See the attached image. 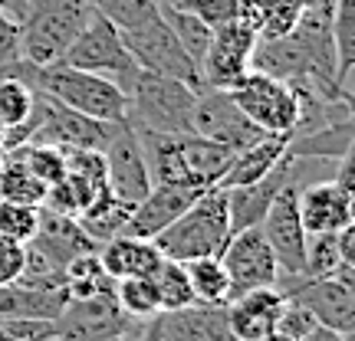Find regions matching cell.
Segmentation results:
<instances>
[{"instance_id": "6da1fadb", "label": "cell", "mask_w": 355, "mask_h": 341, "mask_svg": "<svg viewBox=\"0 0 355 341\" xmlns=\"http://www.w3.org/2000/svg\"><path fill=\"white\" fill-rule=\"evenodd\" d=\"M0 76L24 79L33 92H43V95L56 99L60 105H66V109L83 112L89 118H99V122H125L128 115V95L115 86L112 79L76 69V66L66 63L30 66L24 59H17Z\"/></svg>"}, {"instance_id": "7a4b0ae2", "label": "cell", "mask_w": 355, "mask_h": 341, "mask_svg": "<svg viewBox=\"0 0 355 341\" xmlns=\"http://www.w3.org/2000/svg\"><path fill=\"white\" fill-rule=\"evenodd\" d=\"M230 237L234 233H230L227 216V194L220 187H211L152 243L165 259L191 263V259H204V256H220Z\"/></svg>"}, {"instance_id": "3957f363", "label": "cell", "mask_w": 355, "mask_h": 341, "mask_svg": "<svg viewBox=\"0 0 355 341\" xmlns=\"http://www.w3.org/2000/svg\"><path fill=\"white\" fill-rule=\"evenodd\" d=\"M86 0H30L20 20V59L30 66L60 63L89 24Z\"/></svg>"}, {"instance_id": "277c9868", "label": "cell", "mask_w": 355, "mask_h": 341, "mask_svg": "<svg viewBox=\"0 0 355 341\" xmlns=\"http://www.w3.org/2000/svg\"><path fill=\"white\" fill-rule=\"evenodd\" d=\"M194 102L198 92L178 79L155 76L139 69V76L128 89V115L125 122L135 131H158V135H194L191 118H194Z\"/></svg>"}, {"instance_id": "5b68a950", "label": "cell", "mask_w": 355, "mask_h": 341, "mask_svg": "<svg viewBox=\"0 0 355 341\" xmlns=\"http://www.w3.org/2000/svg\"><path fill=\"white\" fill-rule=\"evenodd\" d=\"M30 118H33V135L26 145H53V148L105 151L122 128V122H99V118H89L83 112H73L43 92H37Z\"/></svg>"}, {"instance_id": "8992f818", "label": "cell", "mask_w": 355, "mask_h": 341, "mask_svg": "<svg viewBox=\"0 0 355 341\" xmlns=\"http://www.w3.org/2000/svg\"><path fill=\"white\" fill-rule=\"evenodd\" d=\"M60 63L112 79L125 95H128V89H132V82H135V76H139V63H135L132 53L125 50L122 33H119L105 17H99L96 10H92L89 24L83 26V33H79L76 43L66 50V56Z\"/></svg>"}, {"instance_id": "52a82bcc", "label": "cell", "mask_w": 355, "mask_h": 341, "mask_svg": "<svg viewBox=\"0 0 355 341\" xmlns=\"http://www.w3.org/2000/svg\"><path fill=\"white\" fill-rule=\"evenodd\" d=\"M277 289L290 302L303 305L322 329L352 338L355 329V279L326 276V279H279Z\"/></svg>"}, {"instance_id": "ba28073f", "label": "cell", "mask_w": 355, "mask_h": 341, "mask_svg": "<svg viewBox=\"0 0 355 341\" xmlns=\"http://www.w3.org/2000/svg\"><path fill=\"white\" fill-rule=\"evenodd\" d=\"M122 43L125 50L132 53V59L139 63V69L145 73H155V76H168V79H178L191 86L194 92H204V79L198 73V66L188 59V53L181 50V43L175 39L171 26L165 24V17L158 13L152 24L139 26L132 33H122Z\"/></svg>"}, {"instance_id": "9c48e42d", "label": "cell", "mask_w": 355, "mask_h": 341, "mask_svg": "<svg viewBox=\"0 0 355 341\" xmlns=\"http://www.w3.org/2000/svg\"><path fill=\"white\" fill-rule=\"evenodd\" d=\"M230 99L257 128H263L266 135H293L300 122V99L293 86L283 79H273L266 73L250 69L237 89H230Z\"/></svg>"}, {"instance_id": "30bf717a", "label": "cell", "mask_w": 355, "mask_h": 341, "mask_svg": "<svg viewBox=\"0 0 355 341\" xmlns=\"http://www.w3.org/2000/svg\"><path fill=\"white\" fill-rule=\"evenodd\" d=\"M260 233H263V240L270 243V250L277 256L279 279L303 276L306 240H309V237H306L303 220H300V187H296V181H290V184L273 197L263 223H260Z\"/></svg>"}, {"instance_id": "8fae6325", "label": "cell", "mask_w": 355, "mask_h": 341, "mask_svg": "<svg viewBox=\"0 0 355 341\" xmlns=\"http://www.w3.org/2000/svg\"><path fill=\"white\" fill-rule=\"evenodd\" d=\"M257 33L243 20L214 30L211 46L201 59V79L207 89L217 92H230L247 79V73L254 69V50H257Z\"/></svg>"}, {"instance_id": "7c38bea8", "label": "cell", "mask_w": 355, "mask_h": 341, "mask_svg": "<svg viewBox=\"0 0 355 341\" xmlns=\"http://www.w3.org/2000/svg\"><path fill=\"white\" fill-rule=\"evenodd\" d=\"M191 128H194V135H201L207 141H217V145H224L234 154H241L243 148H250L260 138H266L263 128H257L237 109V102L230 99V92H217V89L198 92Z\"/></svg>"}, {"instance_id": "4fadbf2b", "label": "cell", "mask_w": 355, "mask_h": 341, "mask_svg": "<svg viewBox=\"0 0 355 341\" xmlns=\"http://www.w3.org/2000/svg\"><path fill=\"white\" fill-rule=\"evenodd\" d=\"M217 259H220L224 273H227L230 299H237V295L254 292V289H270V286L279 282L277 256L270 250V243L263 240L260 227L234 233Z\"/></svg>"}, {"instance_id": "5bb4252c", "label": "cell", "mask_w": 355, "mask_h": 341, "mask_svg": "<svg viewBox=\"0 0 355 341\" xmlns=\"http://www.w3.org/2000/svg\"><path fill=\"white\" fill-rule=\"evenodd\" d=\"M102 154H105V187L112 190L122 203L135 207L152 190V177H148V167H145V158H141L135 128L122 122L119 135Z\"/></svg>"}, {"instance_id": "9a60e30c", "label": "cell", "mask_w": 355, "mask_h": 341, "mask_svg": "<svg viewBox=\"0 0 355 341\" xmlns=\"http://www.w3.org/2000/svg\"><path fill=\"white\" fill-rule=\"evenodd\" d=\"M300 220H303L306 237L339 233V230L352 227L355 220L352 190L343 187L336 177L309 184L306 190H300Z\"/></svg>"}, {"instance_id": "2e32d148", "label": "cell", "mask_w": 355, "mask_h": 341, "mask_svg": "<svg viewBox=\"0 0 355 341\" xmlns=\"http://www.w3.org/2000/svg\"><path fill=\"white\" fill-rule=\"evenodd\" d=\"M201 194L204 190H198V187L155 184V187L132 207V216H128V223L122 233H125V237H139V240H155V237L165 227H171Z\"/></svg>"}, {"instance_id": "e0dca14e", "label": "cell", "mask_w": 355, "mask_h": 341, "mask_svg": "<svg viewBox=\"0 0 355 341\" xmlns=\"http://www.w3.org/2000/svg\"><path fill=\"white\" fill-rule=\"evenodd\" d=\"M296 165L300 161H290L283 158L266 177H260L257 184H243V187H230L227 194V216H230V233H243V230H254L263 223L270 203L279 190L286 187L290 181H296Z\"/></svg>"}, {"instance_id": "ac0fdd59", "label": "cell", "mask_w": 355, "mask_h": 341, "mask_svg": "<svg viewBox=\"0 0 355 341\" xmlns=\"http://www.w3.org/2000/svg\"><path fill=\"white\" fill-rule=\"evenodd\" d=\"M158 338L162 341H237L227 322V305H184L175 312H162Z\"/></svg>"}, {"instance_id": "d6986e66", "label": "cell", "mask_w": 355, "mask_h": 341, "mask_svg": "<svg viewBox=\"0 0 355 341\" xmlns=\"http://www.w3.org/2000/svg\"><path fill=\"white\" fill-rule=\"evenodd\" d=\"M286 308V295L270 286V289L243 292L227 302V322L237 341H260L270 331H277V322Z\"/></svg>"}, {"instance_id": "ffe728a7", "label": "cell", "mask_w": 355, "mask_h": 341, "mask_svg": "<svg viewBox=\"0 0 355 341\" xmlns=\"http://www.w3.org/2000/svg\"><path fill=\"white\" fill-rule=\"evenodd\" d=\"M40 253L46 256L50 263H56L60 269L73 263L76 256H89V253H99V243L89 240L86 230L79 227L73 216L63 214H53L46 207H40V223H37V237L26 243Z\"/></svg>"}, {"instance_id": "44dd1931", "label": "cell", "mask_w": 355, "mask_h": 341, "mask_svg": "<svg viewBox=\"0 0 355 341\" xmlns=\"http://www.w3.org/2000/svg\"><path fill=\"white\" fill-rule=\"evenodd\" d=\"M99 263L109 279H152L158 266L165 263V256L158 253L152 240H139V237H125L119 233L109 243L99 246Z\"/></svg>"}, {"instance_id": "7402d4cb", "label": "cell", "mask_w": 355, "mask_h": 341, "mask_svg": "<svg viewBox=\"0 0 355 341\" xmlns=\"http://www.w3.org/2000/svg\"><path fill=\"white\" fill-rule=\"evenodd\" d=\"M355 227H345L339 233H316L306 240V279H326V276H345L352 279L355 266Z\"/></svg>"}, {"instance_id": "603a6c76", "label": "cell", "mask_w": 355, "mask_h": 341, "mask_svg": "<svg viewBox=\"0 0 355 341\" xmlns=\"http://www.w3.org/2000/svg\"><path fill=\"white\" fill-rule=\"evenodd\" d=\"M69 295L66 286L60 289H43V286H24L13 282L0 289V318H40V322H56L66 312Z\"/></svg>"}, {"instance_id": "cb8c5ba5", "label": "cell", "mask_w": 355, "mask_h": 341, "mask_svg": "<svg viewBox=\"0 0 355 341\" xmlns=\"http://www.w3.org/2000/svg\"><path fill=\"white\" fill-rule=\"evenodd\" d=\"M352 135H355L352 115H339V118L326 122L322 128L309 131V135H293L286 158L290 161H303V158H313V161H343L345 154H352Z\"/></svg>"}, {"instance_id": "d4e9b609", "label": "cell", "mask_w": 355, "mask_h": 341, "mask_svg": "<svg viewBox=\"0 0 355 341\" xmlns=\"http://www.w3.org/2000/svg\"><path fill=\"white\" fill-rule=\"evenodd\" d=\"M290 138L293 135H266V138H260L257 145L243 148L241 154H234L227 174L220 177L217 187L230 190V187H243V184H257L260 177H266L279 161H283V158H286Z\"/></svg>"}, {"instance_id": "484cf974", "label": "cell", "mask_w": 355, "mask_h": 341, "mask_svg": "<svg viewBox=\"0 0 355 341\" xmlns=\"http://www.w3.org/2000/svg\"><path fill=\"white\" fill-rule=\"evenodd\" d=\"M181 158H184V171H188L191 187L211 190L220 184V177L227 174L234 151H227L217 141L201 138V135H181Z\"/></svg>"}, {"instance_id": "4316f807", "label": "cell", "mask_w": 355, "mask_h": 341, "mask_svg": "<svg viewBox=\"0 0 355 341\" xmlns=\"http://www.w3.org/2000/svg\"><path fill=\"white\" fill-rule=\"evenodd\" d=\"M128 216H132V207H128V203H122L112 190L105 187L99 197H96V201L89 203L86 210L76 216V223L86 230L89 240H96L102 246V243H109L112 237H119V233L125 230Z\"/></svg>"}, {"instance_id": "83f0119b", "label": "cell", "mask_w": 355, "mask_h": 341, "mask_svg": "<svg viewBox=\"0 0 355 341\" xmlns=\"http://www.w3.org/2000/svg\"><path fill=\"white\" fill-rule=\"evenodd\" d=\"M0 201L24 203V207H43L46 201V184H40L30 174V167L20 161L17 151H3V165H0Z\"/></svg>"}, {"instance_id": "f1b7e54d", "label": "cell", "mask_w": 355, "mask_h": 341, "mask_svg": "<svg viewBox=\"0 0 355 341\" xmlns=\"http://www.w3.org/2000/svg\"><path fill=\"white\" fill-rule=\"evenodd\" d=\"M332 53H336V82L349 92L355 59V0H336L332 7Z\"/></svg>"}, {"instance_id": "f546056e", "label": "cell", "mask_w": 355, "mask_h": 341, "mask_svg": "<svg viewBox=\"0 0 355 341\" xmlns=\"http://www.w3.org/2000/svg\"><path fill=\"white\" fill-rule=\"evenodd\" d=\"M184 273H188L194 302H204V305H227L230 302V282H227V273H224V266H220L217 256L191 259V263H184Z\"/></svg>"}, {"instance_id": "4dcf8cb0", "label": "cell", "mask_w": 355, "mask_h": 341, "mask_svg": "<svg viewBox=\"0 0 355 341\" xmlns=\"http://www.w3.org/2000/svg\"><path fill=\"white\" fill-rule=\"evenodd\" d=\"M162 17H165V24L171 26L175 39L181 43V50L188 53V59L198 66V73H201V59H204V53H207V46H211L214 30L204 24L198 13L181 10V7H162Z\"/></svg>"}, {"instance_id": "1f68e13d", "label": "cell", "mask_w": 355, "mask_h": 341, "mask_svg": "<svg viewBox=\"0 0 355 341\" xmlns=\"http://www.w3.org/2000/svg\"><path fill=\"white\" fill-rule=\"evenodd\" d=\"M86 3L99 13V17H105L119 33H132V30H139V26L152 24L155 17L162 13V3H158V0H86Z\"/></svg>"}, {"instance_id": "d6a6232c", "label": "cell", "mask_w": 355, "mask_h": 341, "mask_svg": "<svg viewBox=\"0 0 355 341\" xmlns=\"http://www.w3.org/2000/svg\"><path fill=\"white\" fill-rule=\"evenodd\" d=\"M112 299L119 305V312L128 315L132 322H148V318L162 315L158 292H155L152 279H119L112 289Z\"/></svg>"}, {"instance_id": "836d02e7", "label": "cell", "mask_w": 355, "mask_h": 341, "mask_svg": "<svg viewBox=\"0 0 355 341\" xmlns=\"http://www.w3.org/2000/svg\"><path fill=\"white\" fill-rule=\"evenodd\" d=\"M99 194H102L99 187H92L89 181H83V177L66 171L63 181H56L53 187H46V201H43V207L53 210V214H63V216H73V220H76V216L83 214Z\"/></svg>"}, {"instance_id": "e575fe53", "label": "cell", "mask_w": 355, "mask_h": 341, "mask_svg": "<svg viewBox=\"0 0 355 341\" xmlns=\"http://www.w3.org/2000/svg\"><path fill=\"white\" fill-rule=\"evenodd\" d=\"M152 282H155V292H158L162 312H175V308H184V305H194V292H191L184 263L165 259L158 266V273L152 276Z\"/></svg>"}, {"instance_id": "d590c367", "label": "cell", "mask_w": 355, "mask_h": 341, "mask_svg": "<svg viewBox=\"0 0 355 341\" xmlns=\"http://www.w3.org/2000/svg\"><path fill=\"white\" fill-rule=\"evenodd\" d=\"M33 102H37V92L24 79L0 76V125L3 128L24 125L33 112Z\"/></svg>"}, {"instance_id": "8d00e7d4", "label": "cell", "mask_w": 355, "mask_h": 341, "mask_svg": "<svg viewBox=\"0 0 355 341\" xmlns=\"http://www.w3.org/2000/svg\"><path fill=\"white\" fill-rule=\"evenodd\" d=\"M13 151L20 154V161L30 167V174L37 177L40 184H46V187H53L56 181L66 177L63 148H53V145H20V148H13Z\"/></svg>"}, {"instance_id": "74e56055", "label": "cell", "mask_w": 355, "mask_h": 341, "mask_svg": "<svg viewBox=\"0 0 355 341\" xmlns=\"http://www.w3.org/2000/svg\"><path fill=\"white\" fill-rule=\"evenodd\" d=\"M37 223H40V207L0 201V237L26 246V243L37 237Z\"/></svg>"}, {"instance_id": "f35d334b", "label": "cell", "mask_w": 355, "mask_h": 341, "mask_svg": "<svg viewBox=\"0 0 355 341\" xmlns=\"http://www.w3.org/2000/svg\"><path fill=\"white\" fill-rule=\"evenodd\" d=\"M66 154V171L69 174L89 181L92 187L105 190V154L102 151H86V148H63Z\"/></svg>"}, {"instance_id": "ab89813d", "label": "cell", "mask_w": 355, "mask_h": 341, "mask_svg": "<svg viewBox=\"0 0 355 341\" xmlns=\"http://www.w3.org/2000/svg\"><path fill=\"white\" fill-rule=\"evenodd\" d=\"M188 10L198 13V17H201V20L211 26V30H220V26L234 24V20H241L243 0H194Z\"/></svg>"}, {"instance_id": "60d3db41", "label": "cell", "mask_w": 355, "mask_h": 341, "mask_svg": "<svg viewBox=\"0 0 355 341\" xmlns=\"http://www.w3.org/2000/svg\"><path fill=\"white\" fill-rule=\"evenodd\" d=\"M316 329H319L316 318L309 315L303 305H296L286 299V308H283V315H279V322H277L279 335H286V338H293V341H303L309 331H316Z\"/></svg>"}, {"instance_id": "b9f144b4", "label": "cell", "mask_w": 355, "mask_h": 341, "mask_svg": "<svg viewBox=\"0 0 355 341\" xmlns=\"http://www.w3.org/2000/svg\"><path fill=\"white\" fill-rule=\"evenodd\" d=\"M26 266V246L24 243H13L7 237H0V289L13 286Z\"/></svg>"}, {"instance_id": "7bdbcfd3", "label": "cell", "mask_w": 355, "mask_h": 341, "mask_svg": "<svg viewBox=\"0 0 355 341\" xmlns=\"http://www.w3.org/2000/svg\"><path fill=\"white\" fill-rule=\"evenodd\" d=\"M20 59V24L0 13V73Z\"/></svg>"}, {"instance_id": "ee69618b", "label": "cell", "mask_w": 355, "mask_h": 341, "mask_svg": "<svg viewBox=\"0 0 355 341\" xmlns=\"http://www.w3.org/2000/svg\"><path fill=\"white\" fill-rule=\"evenodd\" d=\"M26 7H30V0H0V13H3V17H10L13 24H20V20H24Z\"/></svg>"}, {"instance_id": "f6af8a7d", "label": "cell", "mask_w": 355, "mask_h": 341, "mask_svg": "<svg viewBox=\"0 0 355 341\" xmlns=\"http://www.w3.org/2000/svg\"><path fill=\"white\" fill-rule=\"evenodd\" d=\"M303 341H352V338H345V335H336V331H329V329H322V325H319V329L309 331Z\"/></svg>"}, {"instance_id": "bcb514c9", "label": "cell", "mask_w": 355, "mask_h": 341, "mask_svg": "<svg viewBox=\"0 0 355 341\" xmlns=\"http://www.w3.org/2000/svg\"><path fill=\"white\" fill-rule=\"evenodd\" d=\"M158 3H162V7H181V10H188L194 0H158Z\"/></svg>"}, {"instance_id": "7dc6e473", "label": "cell", "mask_w": 355, "mask_h": 341, "mask_svg": "<svg viewBox=\"0 0 355 341\" xmlns=\"http://www.w3.org/2000/svg\"><path fill=\"white\" fill-rule=\"evenodd\" d=\"M260 341H293V338H286V335H279V331H270L266 338H260Z\"/></svg>"}, {"instance_id": "c3c4849f", "label": "cell", "mask_w": 355, "mask_h": 341, "mask_svg": "<svg viewBox=\"0 0 355 341\" xmlns=\"http://www.w3.org/2000/svg\"><path fill=\"white\" fill-rule=\"evenodd\" d=\"M3 131H7V128H3V125H0V145H3Z\"/></svg>"}, {"instance_id": "681fc988", "label": "cell", "mask_w": 355, "mask_h": 341, "mask_svg": "<svg viewBox=\"0 0 355 341\" xmlns=\"http://www.w3.org/2000/svg\"><path fill=\"white\" fill-rule=\"evenodd\" d=\"M0 341H10V338H7V335H3V329H0Z\"/></svg>"}, {"instance_id": "f907efd6", "label": "cell", "mask_w": 355, "mask_h": 341, "mask_svg": "<svg viewBox=\"0 0 355 341\" xmlns=\"http://www.w3.org/2000/svg\"><path fill=\"white\" fill-rule=\"evenodd\" d=\"M0 165H3V151H0Z\"/></svg>"}]
</instances>
